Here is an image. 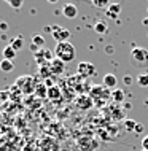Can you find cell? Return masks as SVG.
<instances>
[{
	"mask_svg": "<svg viewBox=\"0 0 148 151\" xmlns=\"http://www.w3.org/2000/svg\"><path fill=\"white\" fill-rule=\"evenodd\" d=\"M54 56L57 59H61L62 62H72L73 59L77 58V51L75 46L70 42H65V43H57L54 48Z\"/></svg>",
	"mask_w": 148,
	"mask_h": 151,
	"instance_id": "1",
	"label": "cell"
},
{
	"mask_svg": "<svg viewBox=\"0 0 148 151\" xmlns=\"http://www.w3.org/2000/svg\"><path fill=\"white\" fill-rule=\"evenodd\" d=\"M131 64L137 68H147L148 67V50L142 46H134L131 51Z\"/></svg>",
	"mask_w": 148,
	"mask_h": 151,
	"instance_id": "2",
	"label": "cell"
},
{
	"mask_svg": "<svg viewBox=\"0 0 148 151\" xmlns=\"http://www.w3.org/2000/svg\"><path fill=\"white\" fill-rule=\"evenodd\" d=\"M49 30H51L53 38H54L57 43H65V42H69V38H70V30L64 29V27L57 26V24L51 26V29H49Z\"/></svg>",
	"mask_w": 148,
	"mask_h": 151,
	"instance_id": "3",
	"label": "cell"
},
{
	"mask_svg": "<svg viewBox=\"0 0 148 151\" xmlns=\"http://www.w3.org/2000/svg\"><path fill=\"white\" fill-rule=\"evenodd\" d=\"M16 86H19V88H21V91L26 92V94H30L34 89H37V84H35L34 78L29 76V75H22L21 78L16 81Z\"/></svg>",
	"mask_w": 148,
	"mask_h": 151,
	"instance_id": "4",
	"label": "cell"
},
{
	"mask_svg": "<svg viewBox=\"0 0 148 151\" xmlns=\"http://www.w3.org/2000/svg\"><path fill=\"white\" fill-rule=\"evenodd\" d=\"M53 59H54V52H53L51 50H46V48H42L38 52H35V60L38 62L40 67L48 65Z\"/></svg>",
	"mask_w": 148,
	"mask_h": 151,
	"instance_id": "5",
	"label": "cell"
},
{
	"mask_svg": "<svg viewBox=\"0 0 148 151\" xmlns=\"http://www.w3.org/2000/svg\"><path fill=\"white\" fill-rule=\"evenodd\" d=\"M96 65L92 62H80L78 64V75L81 76V78H91V76L96 75Z\"/></svg>",
	"mask_w": 148,
	"mask_h": 151,
	"instance_id": "6",
	"label": "cell"
},
{
	"mask_svg": "<svg viewBox=\"0 0 148 151\" xmlns=\"http://www.w3.org/2000/svg\"><path fill=\"white\" fill-rule=\"evenodd\" d=\"M75 105L80 110H89V108L94 107V99L89 94H80L75 99Z\"/></svg>",
	"mask_w": 148,
	"mask_h": 151,
	"instance_id": "7",
	"label": "cell"
},
{
	"mask_svg": "<svg viewBox=\"0 0 148 151\" xmlns=\"http://www.w3.org/2000/svg\"><path fill=\"white\" fill-rule=\"evenodd\" d=\"M48 65H49V70H51V73H53L54 76L62 75L64 70H65V62H62V60L57 59V58H54Z\"/></svg>",
	"mask_w": 148,
	"mask_h": 151,
	"instance_id": "8",
	"label": "cell"
},
{
	"mask_svg": "<svg viewBox=\"0 0 148 151\" xmlns=\"http://www.w3.org/2000/svg\"><path fill=\"white\" fill-rule=\"evenodd\" d=\"M62 14L65 16V18H69V19H75L78 16L77 5H73V3H65V5L62 6Z\"/></svg>",
	"mask_w": 148,
	"mask_h": 151,
	"instance_id": "9",
	"label": "cell"
},
{
	"mask_svg": "<svg viewBox=\"0 0 148 151\" xmlns=\"http://www.w3.org/2000/svg\"><path fill=\"white\" fill-rule=\"evenodd\" d=\"M104 86L107 88V89H116V86H118V78L113 75V73H105L104 75Z\"/></svg>",
	"mask_w": 148,
	"mask_h": 151,
	"instance_id": "10",
	"label": "cell"
},
{
	"mask_svg": "<svg viewBox=\"0 0 148 151\" xmlns=\"http://www.w3.org/2000/svg\"><path fill=\"white\" fill-rule=\"evenodd\" d=\"M107 16H108V18H118V16H120V13H121V5L120 3H112V5H110L108 8H107Z\"/></svg>",
	"mask_w": 148,
	"mask_h": 151,
	"instance_id": "11",
	"label": "cell"
},
{
	"mask_svg": "<svg viewBox=\"0 0 148 151\" xmlns=\"http://www.w3.org/2000/svg\"><path fill=\"white\" fill-rule=\"evenodd\" d=\"M48 97H49L53 102H57V100H61V97H62V91H61V89L54 84L53 88L48 89Z\"/></svg>",
	"mask_w": 148,
	"mask_h": 151,
	"instance_id": "12",
	"label": "cell"
},
{
	"mask_svg": "<svg viewBox=\"0 0 148 151\" xmlns=\"http://www.w3.org/2000/svg\"><path fill=\"white\" fill-rule=\"evenodd\" d=\"M16 52H18V51H14V48L11 46V45H8V46L3 48L2 54H3V59H6V60H14Z\"/></svg>",
	"mask_w": 148,
	"mask_h": 151,
	"instance_id": "13",
	"label": "cell"
},
{
	"mask_svg": "<svg viewBox=\"0 0 148 151\" xmlns=\"http://www.w3.org/2000/svg\"><path fill=\"white\" fill-rule=\"evenodd\" d=\"M94 30H96V34H99V35H105L107 32H108V24L105 21H97L94 24Z\"/></svg>",
	"mask_w": 148,
	"mask_h": 151,
	"instance_id": "14",
	"label": "cell"
},
{
	"mask_svg": "<svg viewBox=\"0 0 148 151\" xmlns=\"http://www.w3.org/2000/svg\"><path fill=\"white\" fill-rule=\"evenodd\" d=\"M13 68H14V62H13V60H6V59L0 60V70H2L3 73L13 72Z\"/></svg>",
	"mask_w": 148,
	"mask_h": 151,
	"instance_id": "15",
	"label": "cell"
},
{
	"mask_svg": "<svg viewBox=\"0 0 148 151\" xmlns=\"http://www.w3.org/2000/svg\"><path fill=\"white\" fill-rule=\"evenodd\" d=\"M124 97H126V94H124V91L123 89H115V91L112 92V99H113V102L115 104H121V102H124Z\"/></svg>",
	"mask_w": 148,
	"mask_h": 151,
	"instance_id": "16",
	"label": "cell"
},
{
	"mask_svg": "<svg viewBox=\"0 0 148 151\" xmlns=\"http://www.w3.org/2000/svg\"><path fill=\"white\" fill-rule=\"evenodd\" d=\"M30 45H34V46H37L38 50H42V48L45 46V38H43V35L35 34L34 37H32V43H30Z\"/></svg>",
	"mask_w": 148,
	"mask_h": 151,
	"instance_id": "17",
	"label": "cell"
},
{
	"mask_svg": "<svg viewBox=\"0 0 148 151\" xmlns=\"http://www.w3.org/2000/svg\"><path fill=\"white\" fill-rule=\"evenodd\" d=\"M137 84L140 88H148V73H139L137 75Z\"/></svg>",
	"mask_w": 148,
	"mask_h": 151,
	"instance_id": "18",
	"label": "cell"
},
{
	"mask_svg": "<svg viewBox=\"0 0 148 151\" xmlns=\"http://www.w3.org/2000/svg\"><path fill=\"white\" fill-rule=\"evenodd\" d=\"M35 94L40 97H48V88L43 84H37V89H35Z\"/></svg>",
	"mask_w": 148,
	"mask_h": 151,
	"instance_id": "19",
	"label": "cell"
},
{
	"mask_svg": "<svg viewBox=\"0 0 148 151\" xmlns=\"http://www.w3.org/2000/svg\"><path fill=\"white\" fill-rule=\"evenodd\" d=\"M11 46L14 48V51H19L21 48L24 46V42H22V37H16V38L11 40Z\"/></svg>",
	"mask_w": 148,
	"mask_h": 151,
	"instance_id": "20",
	"label": "cell"
},
{
	"mask_svg": "<svg viewBox=\"0 0 148 151\" xmlns=\"http://www.w3.org/2000/svg\"><path fill=\"white\" fill-rule=\"evenodd\" d=\"M135 126H137V121L135 119H126L124 121V129L127 130V132H134Z\"/></svg>",
	"mask_w": 148,
	"mask_h": 151,
	"instance_id": "21",
	"label": "cell"
},
{
	"mask_svg": "<svg viewBox=\"0 0 148 151\" xmlns=\"http://www.w3.org/2000/svg\"><path fill=\"white\" fill-rule=\"evenodd\" d=\"M104 88H105V86H104ZM104 88H102V86H92V88H91V97H92V99H96V97L102 96V94H104Z\"/></svg>",
	"mask_w": 148,
	"mask_h": 151,
	"instance_id": "22",
	"label": "cell"
},
{
	"mask_svg": "<svg viewBox=\"0 0 148 151\" xmlns=\"http://www.w3.org/2000/svg\"><path fill=\"white\" fill-rule=\"evenodd\" d=\"M92 5L96 8H108L112 3H110L108 0H92Z\"/></svg>",
	"mask_w": 148,
	"mask_h": 151,
	"instance_id": "23",
	"label": "cell"
},
{
	"mask_svg": "<svg viewBox=\"0 0 148 151\" xmlns=\"http://www.w3.org/2000/svg\"><path fill=\"white\" fill-rule=\"evenodd\" d=\"M8 5L11 8H14V10H19V8L24 5V2L22 0H8Z\"/></svg>",
	"mask_w": 148,
	"mask_h": 151,
	"instance_id": "24",
	"label": "cell"
},
{
	"mask_svg": "<svg viewBox=\"0 0 148 151\" xmlns=\"http://www.w3.org/2000/svg\"><path fill=\"white\" fill-rule=\"evenodd\" d=\"M40 73H42V76H43V78H46V80H48V76L53 75L51 70H49V65H43V67H40Z\"/></svg>",
	"mask_w": 148,
	"mask_h": 151,
	"instance_id": "25",
	"label": "cell"
},
{
	"mask_svg": "<svg viewBox=\"0 0 148 151\" xmlns=\"http://www.w3.org/2000/svg\"><path fill=\"white\" fill-rule=\"evenodd\" d=\"M143 129H145V127H143L142 122H137V126H135V130H134V132H135V134H140V132H143Z\"/></svg>",
	"mask_w": 148,
	"mask_h": 151,
	"instance_id": "26",
	"label": "cell"
},
{
	"mask_svg": "<svg viewBox=\"0 0 148 151\" xmlns=\"http://www.w3.org/2000/svg\"><path fill=\"white\" fill-rule=\"evenodd\" d=\"M142 150L148 151V135H145V137H143V140H142Z\"/></svg>",
	"mask_w": 148,
	"mask_h": 151,
	"instance_id": "27",
	"label": "cell"
},
{
	"mask_svg": "<svg viewBox=\"0 0 148 151\" xmlns=\"http://www.w3.org/2000/svg\"><path fill=\"white\" fill-rule=\"evenodd\" d=\"M8 29V24L5 22V21H2V22H0V30H2V32H5Z\"/></svg>",
	"mask_w": 148,
	"mask_h": 151,
	"instance_id": "28",
	"label": "cell"
},
{
	"mask_svg": "<svg viewBox=\"0 0 148 151\" xmlns=\"http://www.w3.org/2000/svg\"><path fill=\"white\" fill-rule=\"evenodd\" d=\"M107 52H108V54H112V52H113V46H112V45L107 46Z\"/></svg>",
	"mask_w": 148,
	"mask_h": 151,
	"instance_id": "29",
	"label": "cell"
},
{
	"mask_svg": "<svg viewBox=\"0 0 148 151\" xmlns=\"http://www.w3.org/2000/svg\"><path fill=\"white\" fill-rule=\"evenodd\" d=\"M124 83H126V84H129V83H131V78H129V75H126V76H124Z\"/></svg>",
	"mask_w": 148,
	"mask_h": 151,
	"instance_id": "30",
	"label": "cell"
},
{
	"mask_svg": "<svg viewBox=\"0 0 148 151\" xmlns=\"http://www.w3.org/2000/svg\"><path fill=\"white\" fill-rule=\"evenodd\" d=\"M0 97H2V99H6V97H8V92H2V94H0Z\"/></svg>",
	"mask_w": 148,
	"mask_h": 151,
	"instance_id": "31",
	"label": "cell"
},
{
	"mask_svg": "<svg viewBox=\"0 0 148 151\" xmlns=\"http://www.w3.org/2000/svg\"><path fill=\"white\" fill-rule=\"evenodd\" d=\"M142 24H143V26H147V27H148V18H145V19H143V21H142Z\"/></svg>",
	"mask_w": 148,
	"mask_h": 151,
	"instance_id": "32",
	"label": "cell"
},
{
	"mask_svg": "<svg viewBox=\"0 0 148 151\" xmlns=\"http://www.w3.org/2000/svg\"><path fill=\"white\" fill-rule=\"evenodd\" d=\"M142 151H147V150H142Z\"/></svg>",
	"mask_w": 148,
	"mask_h": 151,
	"instance_id": "33",
	"label": "cell"
}]
</instances>
